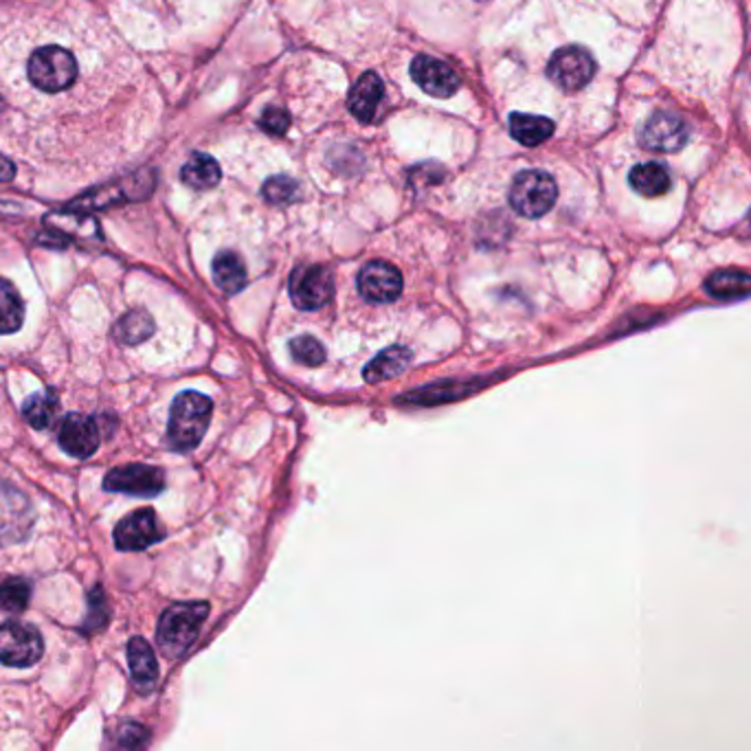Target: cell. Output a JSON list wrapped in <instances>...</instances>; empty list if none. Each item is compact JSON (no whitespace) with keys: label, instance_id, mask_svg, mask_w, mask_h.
Returning <instances> with one entry per match:
<instances>
[{"label":"cell","instance_id":"16","mask_svg":"<svg viewBox=\"0 0 751 751\" xmlns=\"http://www.w3.org/2000/svg\"><path fill=\"white\" fill-rule=\"evenodd\" d=\"M382 99H384V84H382L380 75L370 70V73H363L359 77V81L352 86L350 97H348V106H350V112L359 121L370 123V121H374Z\"/></svg>","mask_w":751,"mask_h":751},{"label":"cell","instance_id":"29","mask_svg":"<svg viewBox=\"0 0 751 751\" xmlns=\"http://www.w3.org/2000/svg\"><path fill=\"white\" fill-rule=\"evenodd\" d=\"M148 743H150L148 728L134 721H126L119 726L115 734L112 751H143L148 748Z\"/></svg>","mask_w":751,"mask_h":751},{"label":"cell","instance_id":"6","mask_svg":"<svg viewBox=\"0 0 751 751\" xmlns=\"http://www.w3.org/2000/svg\"><path fill=\"white\" fill-rule=\"evenodd\" d=\"M594 75L596 59L583 46H563L547 64V77L563 90H580L594 79Z\"/></svg>","mask_w":751,"mask_h":751},{"label":"cell","instance_id":"23","mask_svg":"<svg viewBox=\"0 0 751 751\" xmlns=\"http://www.w3.org/2000/svg\"><path fill=\"white\" fill-rule=\"evenodd\" d=\"M413 361V355L402 348V346H393V348H387L382 350L375 359H372V363L366 368V380L368 382H384L389 378H395V375L402 374Z\"/></svg>","mask_w":751,"mask_h":751},{"label":"cell","instance_id":"12","mask_svg":"<svg viewBox=\"0 0 751 751\" xmlns=\"http://www.w3.org/2000/svg\"><path fill=\"white\" fill-rule=\"evenodd\" d=\"M31 521V505L26 497L0 479V545L24 538Z\"/></svg>","mask_w":751,"mask_h":751},{"label":"cell","instance_id":"8","mask_svg":"<svg viewBox=\"0 0 751 751\" xmlns=\"http://www.w3.org/2000/svg\"><path fill=\"white\" fill-rule=\"evenodd\" d=\"M163 486H165L163 472L145 464L115 468L104 479V488L108 492H123L132 497H156L163 490Z\"/></svg>","mask_w":751,"mask_h":751},{"label":"cell","instance_id":"32","mask_svg":"<svg viewBox=\"0 0 751 751\" xmlns=\"http://www.w3.org/2000/svg\"><path fill=\"white\" fill-rule=\"evenodd\" d=\"M88 618L84 622V633H97L101 629H106L108 624V602H106V594L101 589H95L88 596Z\"/></svg>","mask_w":751,"mask_h":751},{"label":"cell","instance_id":"34","mask_svg":"<svg viewBox=\"0 0 751 751\" xmlns=\"http://www.w3.org/2000/svg\"><path fill=\"white\" fill-rule=\"evenodd\" d=\"M15 176V165L0 154V183H9Z\"/></svg>","mask_w":751,"mask_h":751},{"label":"cell","instance_id":"18","mask_svg":"<svg viewBox=\"0 0 751 751\" xmlns=\"http://www.w3.org/2000/svg\"><path fill=\"white\" fill-rule=\"evenodd\" d=\"M44 227L53 233L59 236L64 240L70 238H95L99 233L97 222L92 218H88L86 214H75V211H57V214H48L44 220Z\"/></svg>","mask_w":751,"mask_h":751},{"label":"cell","instance_id":"20","mask_svg":"<svg viewBox=\"0 0 751 751\" xmlns=\"http://www.w3.org/2000/svg\"><path fill=\"white\" fill-rule=\"evenodd\" d=\"M220 178H222V172H220L218 161L200 152L192 154L189 161L181 170V181L192 189H211L220 183Z\"/></svg>","mask_w":751,"mask_h":751},{"label":"cell","instance_id":"33","mask_svg":"<svg viewBox=\"0 0 751 751\" xmlns=\"http://www.w3.org/2000/svg\"><path fill=\"white\" fill-rule=\"evenodd\" d=\"M260 128L266 132V134H273V137H284L291 128V115L289 110L284 108H266L260 117Z\"/></svg>","mask_w":751,"mask_h":751},{"label":"cell","instance_id":"25","mask_svg":"<svg viewBox=\"0 0 751 751\" xmlns=\"http://www.w3.org/2000/svg\"><path fill=\"white\" fill-rule=\"evenodd\" d=\"M24 304L15 286L0 277V335H13L22 328Z\"/></svg>","mask_w":751,"mask_h":751},{"label":"cell","instance_id":"28","mask_svg":"<svg viewBox=\"0 0 751 751\" xmlns=\"http://www.w3.org/2000/svg\"><path fill=\"white\" fill-rule=\"evenodd\" d=\"M31 600V585L24 578H7L0 583V609L20 613Z\"/></svg>","mask_w":751,"mask_h":751},{"label":"cell","instance_id":"24","mask_svg":"<svg viewBox=\"0 0 751 751\" xmlns=\"http://www.w3.org/2000/svg\"><path fill=\"white\" fill-rule=\"evenodd\" d=\"M59 413V400L53 391H40V393H33L24 400L22 404V415L24 420L37 428V431H44L48 428L55 417Z\"/></svg>","mask_w":751,"mask_h":751},{"label":"cell","instance_id":"13","mask_svg":"<svg viewBox=\"0 0 751 751\" xmlns=\"http://www.w3.org/2000/svg\"><path fill=\"white\" fill-rule=\"evenodd\" d=\"M359 293L363 295V300L372 304L393 302L402 293V275L389 262L382 260L370 262L359 273Z\"/></svg>","mask_w":751,"mask_h":751},{"label":"cell","instance_id":"11","mask_svg":"<svg viewBox=\"0 0 751 751\" xmlns=\"http://www.w3.org/2000/svg\"><path fill=\"white\" fill-rule=\"evenodd\" d=\"M411 77L431 97L446 99L459 90V75L455 68L431 55H417L411 62Z\"/></svg>","mask_w":751,"mask_h":751},{"label":"cell","instance_id":"3","mask_svg":"<svg viewBox=\"0 0 751 751\" xmlns=\"http://www.w3.org/2000/svg\"><path fill=\"white\" fill-rule=\"evenodd\" d=\"M77 73L79 66L75 55L59 44L35 48L26 62V77L31 86L40 92L55 95L70 88L77 79Z\"/></svg>","mask_w":751,"mask_h":751},{"label":"cell","instance_id":"2","mask_svg":"<svg viewBox=\"0 0 751 751\" xmlns=\"http://www.w3.org/2000/svg\"><path fill=\"white\" fill-rule=\"evenodd\" d=\"M211 409L214 402L198 393V391H185L181 393L170 411V424H167V439L174 450H192L200 444V439L207 433V426L211 422Z\"/></svg>","mask_w":751,"mask_h":751},{"label":"cell","instance_id":"30","mask_svg":"<svg viewBox=\"0 0 751 751\" xmlns=\"http://www.w3.org/2000/svg\"><path fill=\"white\" fill-rule=\"evenodd\" d=\"M262 194L269 203L284 205V203H295L300 198L302 189H300V183L289 178V176H273L264 183Z\"/></svg>","mask_w":751,"mask_h":751},{"label":"cell","instance_id":"22","mask_svg":"<svg viewBox=\"0 0 751 751\" xmlns=\"http://www.w3.org/2000/svg\"><path fill=\"white\" fill-rule=\"evenodd\" d=\"M631 187L646 196V198H657L664 196L671 189V174L664 165L660 163H642L631 170Z\"/></svg>","mask_w":751,"mask_h":751},{"label":"cell","instance_id":"19","mask_svg":"<svg viewBox=\"0 0 751 751\" xmlns=\"http://www.w3.org/2000/svg\"><path fill=\"white\" fill-rule=\"evenodd\" d=\"M510 134L527 148L545 143L554 134V121L547 117L538 115H525V112H514L510 117Z\"/></svg>","mask_w":751,"mask_h":751},{"label":"cell","instance_id":"15","mask_svg":"<svg viewBox=\"0 0 751 751\" xmlns=\"http://www.w3.org/2000/svg\"><path fill=\"white\" fill-rule=\"evenodd\" d=\"M154 187V176L150 172H143V174H137L132 178H128L126 183L121 185H115V187H106V189H99V192H92L79 200H75L73 209H101V207H108L112 203H123V200H139V198H145L150 196Z\"/></svg>","mask_w":751,"mask_h":751},{"label":"cell","instance_id":"17","mask_svg":"<svg viewBox=\"0 0 751 751\" xmlns=\"http://www.w3.org/2000/svg\"><path fill=\"white\" fill-rule=\"evenodd\" d=\"M128 666L139 690L148 693L159 679V664L154 649L143 638H132L128 644Z\"/></svg>","mask_w":751,"mask_h":751},{"label":"cell","instance_id":"14","mask_svg":"<svg viewBox=\"0 0 751 751\" xmlns=\"http://www.w3.org/2000/svg\"><path fill=\"white\" fill-rule=\"evenodd\" d=\"M57 439H59V446L64 448V453H68L70 457H77V459H86L99 446V426L88 415L70 413L62 420Z\"/></svg>","mask_w":751,"mask_h":751},{"label":"cell","instance_id":"7","mask_svg":"<svg viewBox=\"0 0 751 751\" xmlns=\"http://www.w3.org/2000/svg\"><path fill=\"white\" fill-rule=\"evenodd\" d=\"M333 295L335 280L324 266H302L291 277V300L300 311H319Z\"/></svg>","mask_w":751,"mask_h":751},{"label":"cell","instance_id":"10","mask_svg":"<svg viewBox=\"0 0 751 751\" xmlns=\"http://www.w3.org/2000/svg\"><path fill=\"white\" fill-rule=\"evenodd\" d=\"M688 141V126L673 112H655L640 130V143L653 152H677Z\"/></svg>","mask_w":751,"mask_h":751},{"label":"cell","instance_id":"27","mask_svg":"<svg viewBox=\"0 0 751 751\" xmlns=\"http://www.w3.org/2000/svg\"><path fill=\"white\" fill-rule=\"evenodd\" d=\"M154 335V322L145 311H130L115 326V337L126 346H137Z\"/></svg>","mask_w":751,"mask_h":751},{"label":"cell","instance_id":"5","mask_svg":"<svg viewBox=\"0 0 751 751\" xmlns=\"http://www.w3.org/2000/svg\"><path fill=\"white\" fill-rule=\"evenodd\" d=\"M44 653L42 635L24 622L0 624V662L11 668L33 666Z\"/></svg>","mask_w":751,"mask_h":751},{"label":"cell","instance_id":"21","mask_svg":"<svg viewBox=\"0 0 751 751\" xmlns=\"http://www.w3.org/2000/svg\"><path fill=\"white\" fill-rule=\"evenodd\" d=\"M214 280L218 289L227 295H236L247 286V266L244 260L233 251H222L214 260Z\"/></svg>","mask_w":751,"mask_h":751},{"label":"cell","instance_id":"26","mask_svg":"<svg viewBox=\"0 0 751 751\" xmlns=\"http://www.w3.org/2000/svg\"><path fill=\"white\" fill-rule=\"evenodd\" d=\"M708 293L717 300H741L745 295H751V275L739 273V271H719L715 273L708 284Z\"/></svg>","mask_w":751,"mask_h":751},{"label":"cell","instance_id":"4","mask_svg":"<svg viewBox=\"0 0 751 751\" xmlns=\"http://www.w3.org/2000/svg\"><path fill=\"white\" fill-rule=\"evenodd\" d=\"M556 181L541 170L521 172L510 187V205L525 218H541L556 205Z\"/></svg>","mask_w":751,"mask_h":751},{"label":"cell","instance_id":"31","mask_svg":"<svg viewBox=\"0 0 751 751\" xmlns=\"http://www.w3.org/2000/svg\"><path fill=\"white\" fill-rule=\"evenodd\" d=\"M291 355L297 363L317 368L326 361V350L315 337H297L291 341Z\"/></svg>","mask_w":751,"mask_h":751},{"label":"cell","instance_id":"1","mask_svg":"<svg viewBox=\"0 0 751 751\" xmlns=\"http://www.w3.org/2000/svg\"><path fill=\"white\" fill-rule=\"evenodd\" d=\"M207 616H209L207 602L172 605L159 620V629H156L159 649L172 660L183 657L196 642Z\"/></svg>","mask_w":751,"mask_h":751},{"label":"cell","instance_id":"9","mask_svg":"<svg viewBox=\"0 0 751 751\" xmlns=\"http://www.w3.org/2000/svg\"><path fill=\"white\" fill-rule=\"evenodd\" d=\"M163 538L156 512L150 508L128 514L115 527V545L121 552H141Z\"/></svg>","mask_w":751,"mask_h":751}]
</instances>
